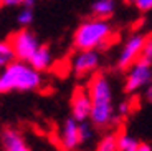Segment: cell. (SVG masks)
<instances>
[{"mask_svg":"<svg viewBox=\"0 0 152 151\" xmlns=\"http://www.w3.org/2000/svg\"><path fill=\"white\" fill-rule=\"evenodd\" d=\"M86 90L91 98V115L89 121L96 130H109L119 123L114 105V88L111 78L103 72L89 76Z\"/></svg>","mask_w":152,"mask_h":151,"instance_id":"obj_1","label":"cell"},{"mask_svg":"<svg viewBox=\"0 0 152 151\" xmlns=\"http://www.w3.org/2000/svg\"><path fill=\"white\" fill-rule=\"evenodd\" d=\"M45 83L43 73L31 67L30 61L18 60L13 61L0 70V95L7 93H27V91H38Z\"/></svg>","mask_w":152,"mask_h":151,"instance_id":"obj_2","label":"cell"},{"mask_svg":"<svg viewBox=\"0 0 152 151\" xmlns=\"http://www.w3.org/2000/svg\"><path fill=\"white\" fill-rule=\"evenodd\" d=\"M116 38V28L111 20L89 17L76 27L73 33L75 50H106Z\"/></svg>","mask_w":152,"mask_h":151,"instance_id":"obj_3","label":"cell"},{"mask_svg":"<svg viewBox=\"0 0 152 151\" xmlns=\"http://www.w3.org/2000/svg\"><path fill=\"white\" fill-rule=\"evenodd\" d=\"M124 93L136 95L142 91L149 83H152V63L137 60L124 70Z\"/></svg>","mask_w":152,"mask_h":151,"instance_id":"obj_4","label":"cell"},{"mask_svg":"<svg viewBox=\"0 0 152 151\" xmlns=\"http://www.w3.org/2000/svg\"><path fill=\"white\" fill-rule=\"evenodd\" d=\"M101 52L98 50H76L69 60V68L78 78H89L101 68Z\"/></svg>","mask_w":152,"mask_h":151,"instance_id":"obj_5","label":"cell"},{"mask_svg":"<svg viewBox=\"0 0 152 151\" xmlns=\"http://www.w3.org/2000/svg\"><path fill=\"white\" fill-rule=\"evenodd\" d=\"M145 37L147 35L142 33V32H132L131 35H127V38L124 40V43H122L121 50L118 53V58H116L118 70L124 72L134 61L141 58V52H142V47H144Z\"/></svg>","mask_w":152,"mask_h":151,"instance_id":"obj_6","label":"cell"},{"mask_svg":"<svg viewBox=\"0 0 152 151\" xmlns=\"http://www.w3.org/2000/svg\"><path fill=\"white\" fill-rule=\"evenodd\" d=\"M8 42H10L12 50L15 53V58L25 60V61L30 60L31 55L38 50V47L42 45V42L37 37V33L31 32L30 28H20V30H17L15 33L8 38Z\"/></svg>","mask_w":152,"mask_h":151,"instance_id":"obj_7","label":"cell"},{"mask_svg":"<svg viewBox=\"0 0 152 151\" xmlns=\"http://www.w3.org/2000/svg\"><path fill=\"white\" fill-rule=\"evenodd\" d=\"M58 144L61 151H78L80 146H83L80 121L73 116L63 121V125L58 130Z\"/></svg>","mask_w":152,"mask_h":151,"instance_id":"obj_8","label":"cell"},{"mask_svg":"<svg viewBox=\"0 0 152 151\" xmlns=\"http://www.w3.org/2000/svg\"><path fill=\"white\" fill-rule=\"evenodd\" d=\"M69 111L75 120L78 121H86L89 120V115H91V98H89V93H88L86 87L81 88H75L71 95V100H69Z\"/></svg>","mask_w":152,"mask_h":151,"instance_id":"obj_9","label":"cell"},{"mask_svg":"<svg viewBox=\"0 0 152 151\" xmlns=\"http://www.w3.org/2000/svg\"><path fill=\"white\" fill-rule=\"evenodd\" d=\"M0 146H2V151H31L25 135L13 126H7L2 130Z\"/></svg>","mask_w":152,"mask_h":151,"instance_id":"obj_10","label":"cell"},{"mask_svg":"<svg viewBox=\"0 0 152 151\" xmlns=\"http://www.w3.org/2000/svg\"><path fill=\"white\" fill-rule=\"evenodd\" d=\"M31 63V67H35L37 70H40L42 73L48 72L53 68V63H55V57H53V52L48 45H40L38 50L31 55V58L28 60Z\"/></svg>","mask_w":152,"mask_h":151,"instance_id":"obj_11","label":"cell"},{"mask_svg":"<svg viewBox=\"0 0 152 151\" xmlns=\"http://www.w3.org/2000/svg\"><path fill=\"white\" fill-rule=\"evenodd\" d=\"M116 8H118L116 0H94L89 10H91V17L111 20V17L116 13Z\"/></svg>","mask_w":152,"mask_h":151,"instance_id":"obj_12","label":"cell"},{"mask_svg":"<svg viewBox=\"0 0 152 151\" xmlns=\"http://www.w3.org/2000/svg\"><path fill=\"white\" fill-rule=\"evenodd\" d=\"M15 20H17L20 28H30L33 20H35V8L33 7H25V5L18 7Z\"/></svg>","mask_w":152,"mask_h":151,"instance_id":"obj_13","label":"cell"},{"mask_svg":"<svg viewBox=\"0 0 152 151\" xmlns=\"http://www.w3.org/2000/svg\"><path fill=\"white\" fill-rule=\"evenodd\" d=\"M96 151H118V133L107 131L99 138Z\"/></svg>","mask_w":152,"mask_h":151,"instance_id":"obj_14","label":"cell"},{"mask_svg":"<svg viewBox=\"0 0 152 151\" xmlns=\"http://www.w3.org/2000/svg\"><path fill=\"white\" fill-rule=\"evenodd\" d=\"M141 141L127 133H118V151H137Z\"/></svg>","mask_w":152,"mask_h":151,"instance_id":"obj_15","label":"cell"},{"mask_svg":"<svg viewBox=\"0 0 152 151\" xmlns=\"http://www.w3.org/2000/svg\"><path fill=\"white\" fill-rule=\"evenodd\" d=\"M13 60H15V53L12 50L10 42L8 40H0V70L5 68Z\"/></svg>","mask_w":152,"mask_h":151,"instance_id":"obj_16","label":"cell"},{"mask_svg":"<svg viewBox=\"0 0 152 151\" xmlns=\"http://www.w3.org/2000/svg\"><path fill=\"white\" fill-rule=\"evenodd\" d=\"M132 108H134V105L129 98L121 100V101L116 105V116H118V120H126V118L132 113Z\"/></svg>","mask_w":152,"mask_h":151,"instance_id":"obj_17","label":"cell"},{"mask_svg":"<svg viewBox=\"0 0 152 151\" xmlns=\"http://www.w3.org/2000/svg\"><path fill=\"white\" fill-rule=\"evenodd\" d=\"M139 60H144L147 63H152V37H145V42L144 47H142V52H141V58Z\"/></svg>","mask_w":152,"mask_h":151,"instance_id":"obj_18","label":"cell"},{"mask_svg":"<svg viewBox=\"0 0 152 151\" xmlns=\"http://www.w3.org/2000/svg\"><path fill=\"white\" fill-rule=\"evenodd\" d=\"M132 5L142 13L152 10V0H132Z\"/></svg>","mask_w":152,"mask_h":151,"instance_id":"obj_19","label":"cell"},{"mask_svg":"<svg viewBox=\"0 0 152 151\" xmlns=\"http://www.w3.org/2000/svg\"><path fill=\"white\" fill-rule=\"evenodd\" d=\"M2 7H8V8H18L22 7V0H0Z\"/></svg>","mask_w":152,"mask_h":151,"instance_id":"obj_20","label":"cell"},{"mask_svg":"<svg viewBox=\"0 0 152 151\" xmlns=\"http://www.w3.org/2000/svg\"><path fill=\"white\" fill-rule=\"evenodd\" d=\"M142 96H144L145 101L152 103V83H149L147 87H145L144 90H142Z\"/></svg>","mask_w":152,"mask_h":151,"instance_id":"obj_21","label":"cell"},{"mask_svg":"<svg viewBox=\"0 0 152 151\" xmlns=\"http://www.w3.org/2000/svg\"><path fill=\"white\" fill-rule=\"evenodd\" d=\"M40 2V0H22V5H25V7H37V4Z\"/></svg>","mask_w":152,"mask_h":151,"instance_id":"obj_22","label":"cell"},{"mask_svg":"<svg viewBox=\"0 0 152 151\" xmlns=\"http://www.w3.org/2000/svg\"><path fill=\"white\" fill-rule=\"evenodd\" d=\"M137 151H152V146L149 143H142L141 141V144H139V150Z\"/></svg>","mask_w":152,"mask_h":151,"instance_id":"obj_23","label":"cell"},{"mask_svg":"<svg viewBox=\"0 0 152 151\" xmlns=\"http://www.w3.org/2000/svg\"><path fill=\"white\" fill-rule=\"evenodd\" d=\"M126 2H129V4H132V0H126Z\"/></svg>","mask_w":152,"mask_h":151,"instance_id":"obj_24","label":"cell"},{"mask_svg":"<svg viewBox=\"0 0 152 151\" xmlns=\"http://www.w3.org/2000/svg\"><path fill=\"white\" fill-rule=\"evenodd\" d=\"M0 7H2V4H0Z\"/></svg>","mask_w":152,"mask_h":151,"instance_id":"obj_25","label":"cell"}]
</instances>
